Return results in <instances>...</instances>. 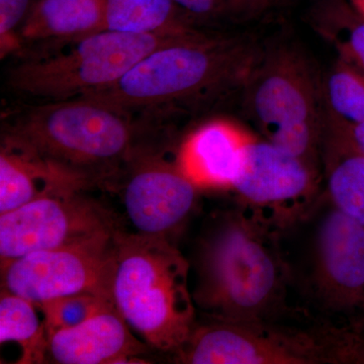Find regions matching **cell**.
Here are the masks:
<instances>
[{
  "instance_id": "obj_1",
  "label": "cell",
  "mask_w": 364,
  "mask_h": 364,
  "mask_svg": "<svg viewBox=\"0 0 364 364\" xmlns=\"http://www.w3.org/2000/svg\"><path fill=\"white\" fill-rule=\"evenodd\" d=\"M282 234L245 205L215 215L196 248V306L210 320L277 321L294 280Z\"/></svg>"
},
{
  "instance_id": "obj_2",
  "label": "cell",
  "mask_w": 364,
  "mask_h": 364,
  "mask_svg": "<svg viewBox=\"0 0 364 364\" xmlns=\"http://www.w3.org/2000/svg\"><path fill=\"white\" fill-rule=\"evenodd\" d=\"M2 138L20 144L83 189H117L147 142L131 114L87 97L44 102L4 117Z\"/></svg>"
},
{
  "instance_id": "obj_3",
  "label": "cell",
  "mask_w": 364,
  "mask_h": 364,
  "mask_svg": "<svg viewBox=\"0 0 364 364\" xmlns=\"http://www.w3.org/2000/svg\"><path fill=\"white\" fill-rule=\"evenodd\" d=\"M260 53L247 37L196 31L146 55L114 85L82 97L131 116L195 104L243 87Z\"/></svg>"
},
{
  "instance_id": "obj_4",
  "label": "cell",
  "mask_w": 364,
  "mask_h": 364,
  "mask_svg": "<svg viewBox=\"0 0 364 364\" xmlns=\"http://www.w3.org/2000/svg\"><path fill=\"white\" fill-rule=\"evenodd\" d=\"M189 262L168 239L114 235L112 293L117 311L146 344L174 354L195 329Z\"/></svg>"
},
{
  "instance_id": "obj_5",
  "label": "cell",
  "mask_w": 364,
  "mask_h": 364,
  "mask_svg": "<svg viewBox=\"0 0 364 364\" xmlns=\"http://www.w3.org/2000/svg\"><path fill=\"white\" fill-rule=\"evenodd\" d=\"M186 364L364 363V339L350 326L327 323L312 329L277 321L196 323L173 354Z\"/></svg>"
},
{
  "instance_id": "obj_6",
  "label": "cell",
  "mask_w": 364,
  "mask_h": 364,
  "mask_svg": "<svg viewBox=\"0 0 364 364\" xmlns=\"http://www.w3.org/2000/svg\"><path fill=\"white\" fill-rule=\"evenodd\" d=\"M186 35L102 31L52 51L21 56L9 69L7 83L40 102L85 97L114 85L146 55Z\"/></svg>"
},
{
  "instance_id": "obj_7",
  "label": "cell",
  "mask_w": 364,
  "mask_h": 364,
  "mask_svg": "<svg viewBox=\"0 0 364 364\" xmlns=\"http://www.w3.org/2000/svg\"><path fill=\"white\" fill-rule=\"evenodd\" d=\"M243 88L263 139L322 170L324 117L305 58L287 47L260 53Z\"/></svg>"
},
{
  "instance_id": "obj_8",
  "label": "cell",
  "mask_w": 364,
  "mask_h": 364,
  "mask_svg": "<svg viewBox=\"0 0 364 364\" xmlns=\"http://www.w3.org/2000/svg\"><path fill=\"white\" fill-rule=\"evenodd\" d=\"M324 200L326 208L318 200L322 213L316 205L305 289L326 315L347 318L350 325L364 312V227Z\"/></svg>"
},
{
  "instance_id": "obj_9",
  "label": "cell",
  "mask_w": 364,
  "mask_h": 364,
  "mask_svg": "<svg viewBox=\"0 0 364 364\" xmlns=\"http://www.w3.org/2000/svg\"><path fill=\"white\" fill-rule=\"evenodd\" d=\"M116 233L1 263V289L37 306L76 294L112 299Z\"/></svg>"
},
{
  "instance_id": "obj_10",
  "label": "cell",
  "mask_w": 364,
  "mask_h": 364,
  "mask_svg": "<svg viewBox=\"0 0 364 364\" xmlns=\"http://www.w3.org/2000/svg\"><path fill=\"white\" fill-rule=\"evenodd\" d=\"M81 193H51L0 215L1 263L116 233L119 228L112 215Z\"/></svg>"
},
{
  "instance_id": "obj_11",
  "label": "cell",
  "mask_w": 364,
  "mask_h": 364,
  "mask_svg": "<svg viewBox=\"0 0 364 364\" xmlns=\"http://www.w3.org/2000/svg\"><path fill=\"white\" fill-rule=\"evenodd\" d=\"M321 172L301 158L252 136L232 189L242 205L284 231L305 219L317 205L322 196Z\"/></svg>"
},
{
  "instance_id": "obj_12",
  "label": "cell",
  "mask_w": 364,
  "mask_h": 364,
  "mask_svg": "<svg viewBox=\"0 0 364 364\" xmlns=\"http://www.w3.org/2000/svg\"><path fill=\"white\" fill-rule=\"evenodd\" d=\"M117 188L135 233L166 239L191 214L198 191L176 158L167 159L150 141L129 163Z\"/></svg>"
},
{
  "instance_id": "obj_13",
  "label": "cell",
  "mask_w": 364,
  "mask_h": 364,
  "mask_svg": "<svg viewBox=\"0 0 364 364\" xmlns=\"http://www.w3.org/2000/svg\"><path fill=\"white\" fill-rule=\"evenodd\" d=\"M148 347L134 336L116 305L98 311L75 327L48 337L46 363L58 364L150 363Z\"/></svg>"
},
{
  "instance_id": "obj_14",
  "label": "cell",
  "mask_w": 364,
  "mask_h": 364,
  "mask_svg": "<svg viewBox=\"0 0 364 364\" xmlns=\"http://www.w3.org/2000/svg\"><path fill=\"white\" fill-rule=\"evenodd\" d=\"M252 136L233 122L213 119L184 139L176 153L177 164L198 189H232Z\"/></svg>"
},
{
  "instance_id": "obj_15",
  "label": "cell",
  "mask_w": 364,
  "mask_h": 364,
  "mask_svg": "<svg viewBox=\"0 0 364 364\" xmlns=\"http://www.w3.org/2000/svg\"><path fill=\"white\" fill-rule=\"evenodd\" d=\"M107 30V0H38L21 26V53L52 51Z\"/></svg>"
},
{
  "instance_id": "obj_16",
  "label": "cell",
  "mask_w": 364,
  "mask_h": 364,
  "mask_svg": "<svg viewBox=\"0 0 364 364\" xmlns=\"http://www.w3.org/2000/svg\"><path fill=\"white\" fill-rule=\"evenodd\" d=\"M85 189L20 144L1 136L0 215L42 196Z\"/></svg>"
},
{
  "instance_id": "obj_17",
  "label": "cell",
  "mask_w": 364,
  "mask_h": 364,
  "mask_svg": "<svg viewBox=\"0 0 364 364\" xmlns=\"http://www.w3.org/2000/svg\"><path fill=\"white\" fill-rule=\"evenodd\" d=\"M321 163L324 195L364 227V153L342 129L323 122Z\"/></svg>"
},
{
  "instance_id": "obj_18",
  "label": "cell",
  "mask_w": 364,
  "mask_h": 364,
  "mask_svg": "<svg viewBox=\"0 0 364 364\" xmlns=\"http://www.w3.org/2000/svg\"><path fill=\"white\" fill-rule=\"evenodd\" d=\"M107 30L179 36L196 28L173 0H107Z\"/></svg>"
},
{
  "instance_id": "obj_19",
  "label": "cell",
  "mask_w": 364,
  "mask_h": 364,
  "mask_svg": "<svg viewBox=\"0 0 364 364\" xmlns=\"http://www.w3.org/2000/svg\"><path fill=\"white\" fill-rule=\"evenodd\" d=\"M38 306L28 299L1 289L0 296V342L20 345L18 363H46L47 334L44 318L40 320Z\"/></svg>"
},
{
  "instance_id": "obj_20",
  "label": "cell",
  "mask_w": 364,
  "mask_h": 364,
  "mask_svg": "<svg viewBox=\"0 0 364 364\" xmlns=\"http://www.w3.org/2000/svg\"><path fill=\"white\" fill-rule=\"evenodd\" d=\"M313 26L334 46L338 58L364 75V18L347 0H324L314 13Z\"/></svg>"
},
{
  "instance_id": "obj_21",
  "label": "cell",
  "mask_w": 364,
  "mask_h": 364,
  "mask_svg": "<svg viewBox=\"0 0 364 364\" xmlns=\"http://www.w3.org/2000/svg\"><path fill=\"white\" fill-rule=\"evenodd\" d=\"M325 121L347 127L364 123V75L338 58L327 78L323 92Z\"/></svg>"
},
{
  "instance_id": "obj_22",
  "label": "cell",
  "mask_w": 364,
  "mask_h": 364,
  "mask_svg": "<svg viewBox=\"0 0 364 364\" xmlns=\"http://www.w3.org/2000/svg\"><path fill=\"white\" fill-rule=\"evenodd\" d=\"M112 305H114L112 299L95 294H76L52 299L38 309L44 315L48 338L54 333L81 324L98 311Z\"/></svg>"
},
{
  "instance_id": "obj_23",
  "label": "cell",
  "mask_w": 364,
  "mask_h": 364,
  "mask_svg": "<svg viewBox=\"0 0 364 364\" xmlns=\"http://www.w3.org/2000/svg\"><path fill=\"white\" fill-rule=\"evenodd\" d=\"M188 21H244L262 14L280 0H173Z\"/></svg>"
},
{
  "instance_id": "obj_24",
  "label": "cell",
  "mask_w": 364,
  "mask_h": 364,
  "mask_svg": "<svg viewBox=\"0 0 364 364\" xmlns=\"http://www.w3.org/2000/svg\"><path fill=\"white\" fill-rule=\"evenodd\" d=\"M31 9V0H0V53L2 59L7 55L21 52V28Z\"/></svg>"
},
{
  "instance_id": "obj_25",
  "label": "cell",
  "mask_w": 364,
  "mask_h": 364,
  "mask_svg": "<svg viewBox=\"0 0 364 364\" xmlns=\"http://www.w3.org/2000/svg\"><path fill=\"white\" fill-rule=\"evenodd\" d=\"M325 121V119H324ZM327 122V121H326ZM329 123V122H328ZM331 124V123H330ZM336 126V124H334ZM338 127V128L342 129L347 134L352 141H353L354 144L363 151L364 153V123L355 124V126L347 127V128H344V127Z\"/></svg>"
},
{
  "instance_id": "obj_26",
  "label": "cell",
  "mask_w": 364,
  "mask_h": 364,
  "mask_svg": "<svg viewBox=\"0 0 364 364\" xmlns=\"http://www.w3.org/2000/svg\"><path fill=\"white\" fill-rule=\"evenodd\" d=\"M351 327L364 339V312L350 324Z\"/></svg>"
},
{
  "instance_id": "obj_27",
  "label": "cell",
  "mask_w": 364,
  "mask_h": 364,
  "mask_svg": "<svg viewBox=\"0 0 364 364\" xmlns=\"http://www.w3.org/2000/svg\"><path fill=\"white\" fill-rule=\"evenodd\" d=\"M347 2L361 18H364V0H347Z\"/></svg>"
}]
</instances>
